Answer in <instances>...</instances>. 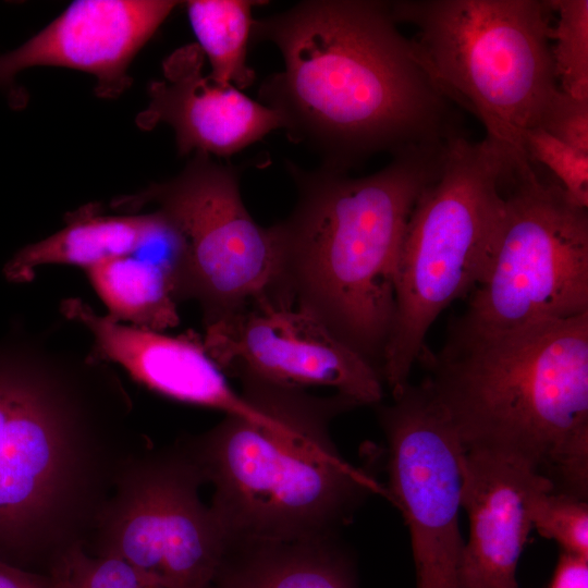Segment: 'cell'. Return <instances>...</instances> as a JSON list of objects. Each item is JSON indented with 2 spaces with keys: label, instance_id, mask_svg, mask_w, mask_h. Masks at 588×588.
Returning <instances> with one entry per match:
<instances>
[{
  "label": "cell",
  "instance_id": "cell-1",
  "mask_svg": "<svg viewBox=\"0 0 588 588\" xmlns=\"http://www.w3.org/2000/svg\"><path fill=\"white\" fill-rule=\"evenodd\" d=\"M250 39L272 42L284 63L261 84L259 102L321 167L347 172L378 152L461 135L453 103L399 30L390 1H303L254 20Z\"/></svg>",
  "mask_w": 588,
  "mask_h": 588
},
{
  "label": "cell",
  "instance_id": "cell-14",
  "mask_svg": "<svg viewBox=\"0 0 588 588\" xmlns=\"http://www.w3.org/2000/svg\"><path fill=\"white\" fill-rule=\"evenodd\" d=\"M62 315L85 328L93 336L91 353L113 363L142 385L167 397L238 415L268 420L261 405L237 393L222 370L207 354L201 335H181L136 328L97 314L81 298L61 303Z\"/></svg>",
  "mask_w": 588,
  "mask_h": 588
},
{
  "label": "cell",
  "instance_id": "cell-23",
  "mask_svg": "<svg viewBox=\"0 0 588 588\" xmlns=\"http://www.w3.org/2000/svg\"><path fill=\"white\" fill-rule=\"evenodd\" d=\"M530 518L532 528L563 552L588 558L587 499L558 491L547 479L531 494Z\"/></svg>",
  "mask_w": 588,
  "mask_h": 588
},
{
  "label": "cell",
  "instance_id": "cell-17",
  "mask_svg": "<svg viewBox=\"0 0 588 588\" xmlns=\"http://www.w3.org/2000/svg\"><path fill=\"white\" fill-rule=\"evenodd\" d=\"M335 540L231 541L211 588H356Z\"/></svg>",
  "mask_w": 588,
  "mask_h": 588
},
{
  "label": "cell",
  "instance_id": "cell-20",
  "mask_svg": "<svg viewBox=\"0 0 588 588\" xmlns=\"http://www.w3.org/2000/svg\"><path fill=\"white\" fill-rule=\"evenodd\" d=\"M260 1L193 0L186 10L198 47L208 59L209 77L237 89L247 88L256 74L247 65V47L253 28V8Z\"/></svg>",
  "mask_w": 588,
  "mask_h": 588
},
{
  "label": "cell",
  "instance_id": "cell-26",
  "mask_svg": "<svg viewBox=\"0 0 588 588\" xmlns=\"http://www.w3.org/2000/svg\"><path fill=\"white\" fill-rule=\"evenodd\" d=\"M549 588H588V558L562 552Z\"/></svg>",
  "mask_w": 588,
  "mask_h": 588
},
{
  "label": "cell",
  "instance_id": "cell-24",
  "mask_svg": "<svg viewBox=\"0 0 588 588\" xmlns=\"http://www.w3.org/2000/svg\"><path fill=\"white\" fill-rule=\"evenodd\" d=\"M529 160L549 169L555 182L575 205L588 209V152L580 151L539 127L524 134Z\"/></svg>",
  "mask_w": 588,
  "mask_h": 588
},
{
  "label": "cell",
  "instance_id": "cell-8",
  "mask_svg": "<svg viewBox=\"0 0 588 588\" xmlns=\"http://www.w3.org/2000/svg\"><path fill=\"white\" fill-rule=\"evenodd\" d=\"M504 212L492 259L450 336L514 331L588 314V209L540 175L509 161Z\"/></svg>",
  "mask_w": 588,
  "mask_h": 588
},
{
  "label": "cell",
  "instance_id": "cell-12",
  "mask_svg": "<svg viewBox=\"0 0 588 588\" xmlns=\"http://www.w3.org/2000/svg\"><path fill=\"white\" fill-rule=\"evenodd\" d=\"M201 341L222 372L236 378L329 387L358 406L383 399L379 370L296 307L256 301L204 328Z\"/></svg>",
  "mask_w": 588,
  "mask_h": 588
},
{
  "label": "cell",
  "instance_id": "cell-22",
  "mask_svg": "<svg viewBox=\"0 0 588 588\" xmlns=\"http://www.w3.org/2000/svg\"><path fill=\"white\" fill-rule=\"evenodd\" d=\"M48 577L50 588H161L117 556L88 554L82 542L58 552Z\"/></svg>",
  "mask_w": 588,
  "mask_h": 588
},
{
  "label": "cell",
  "instance_id": "cell-11",
  "mask_svg": "<svg viewBox=\"0 0 588 588\" xmlns=\"http://www.w3.org/2000/svg\"><path fill=\"white\" fill-rule=\"evenodd\" d=\"M378 406L389 495L409 529L417 588H461L462 444L421 383Z\"/></svg>",
  "mask_w": 588,
  "mask_h": 588
},
{
  "label": "cell",
  "instance_id": "cell-4",
  "mask_svg": "<svg viewBox=\"0 0 588 588\" xmlns=\"http://www.w3.org/2000/svg\"><path fill=\"white\" fill-rule=\"evenodd\" d=\"M238 379L242 394L270 418L225 415L188 452L213 486L210 507L229 542L335 536L369 492L382 491L341 457L330 437L332 418L358 405L339 393L319 397L305 389Z\"/></svg>",
  "mask_w": 588,
  "mask_h": 588
},
{
  "label": "cell",
  "instance_id": "cell-9",
  "mask_svg": "<svg viewBox=\"0 0 588 588\" xmlns=\"http://www.w3.org/2000/svg\"><path fill=\"white\" fill-rule=\"evenodd\" d=\"M150 203L182 235L184 298L198 303L204 328L256 301L275 302V235L247 211L236 168L195 152L173 179L117 198L112 207L134 211Z\"/></svg>",
  "mask_w": 588,
  "mask_h": 588
},
{
  "label": "cell",
  "instance_id": "cell-10",
  "mask_svg": "<svg viewBox=\"0 0 588 588\" xmlns=\"http://www.w3.org/2000/svg\"><path fill=\"white\" fill-rule=\"evenodd\" d=\"M188 453L140 464L100 515L99 554L117 556L161 588H211L229 546L199 495Z\"/></svg>",
  "mask_w": 588,
  "mask_h": 588
},
{
  "label": "cell",
  "instance_id": "cell-16",
  "mask_svg": "<svg viewBox=\"0 0 588 588\" xmlns=\"http://www.w3.org/2000/svg\"><path fill=\"white\" fill-rule=\"evenodd\" d=\"M205 56L196 44L175 50L163 63L166 81L152 82L149 103L137 124L172 127L180 155L192 151L230 157L282 128L271 108L230 84L203 75Z\"/></svg>",
  "mask_w": 588,
  "mask_h": 588
},
{
  "label": "cell",
  "instance_id": "cell-13",
  "mask_svg": "<svg viewBox=\"0 0 588 588\" xmlns=\"http://www.w3.org/2000/svg\"><path fill=\"white\" fill-rule=\"evenodd\" d=\"M177 1L81 0L73 2L19 48L0 54V89L35 66L94 75L96 93L115 98L131 85L128 66Z\"/></svg>",
  "mask_w": 588,
  "mask_h": 588
},
{
  "label": "cell",
  "instance_id": "cell-27",
  "mask_svg": "<svg viewBox=\"0 0 588 588\" xmlns=\"http://www.w3.org/2000/svg\"><path fill=\"white\" fill-rule=\"evenodd\" d=\"M0 588H50L48 575L0 560Z\"/></svg>",
  "mask_w": 588,
  "mask_h": 588
},
{
  "label": "cell",
  "instance_id": "cell-5",
  "mask_svg": "<svg viewBox=\"0 0 588 588\" xmlns=\"http://www.w3.org/2000/svg\"><path fill=\"white\" fill-rule=\"evenodd\" d=\"M49 336L0 342V560L24 568L66 513L99 417L97 392L115 381L90 351Z\"/></svg>",
  "mask_w": 588,
  "mask_h": 588
},
{
  "label": "cell",
  "instance_id": "cell-25",
  "mask_svg": "<svg viewBox=\"0 0 588 588\" xmlns=\"http://www.w3.org/2000/svg\"><path fill=\"white\" fill-rule=\"evenodd\" d=\"M537 127L588 152V99H577L559 89L543 110Z\"/></svg>",
  "mask_w": 588,
  "mask_h": 588
},
{
  "label": "cell",
  "instance_id": "cell-7",
  "mask_svg": "<svg viewBox=\"0 0 588 588\" xmlns=\"http://www.w3.org/2000/svg\"><path fill=\"white\" fill-rule=\"evenodd\" d=\"M509 155L483 138L448 140L437 176L409 216L395 274V310L381 375L391 394L409 383L429 329L469 295L490 266L504 212Z\"/></svg>",
  "mask_w": 588,
  "mask_h": 588
},
{
  "label": "cell",
  "instance_id": "cell-18",
  "mask_svg": "<svg viewBox=\"0 0 588 588\" xmlns=\"http://www.w3.org/2000/svg\"><path fill=\"white\" fill-rule=\"evenodd\" d=\"M172 226L156 209L148 213L96 215L91 209L75 213L52 235L20 249L4 266L12 282H28L35 269L46 265H71L85 269L101 261L130 256Z\"/></svg>",
  "mask_w": 588,
  "mask_h": 588
},
{
  "label": "cell",
  "instance_id": "cell-6",
  "mask_svg": "<svg viewBox=\"0 0 588 588\" xmlns=\"http://www.w3.org/2000/svg\"><path fill=\"white\" fill-rule=\"evenodd\" d=\"M390 10L416 28L417 58L440 91L481 122L485 138L529 160L524 134L560 89L550 0H401Z\"/></svg>",
  "mask_w": 588,
  "mask_h": 588
},
{
  "label": "cell",
  "instance_id": "cell-21",
  "mask_svg": "<svg viewBox=\"0 0 588 588\" xmlns=\"http://www.w3.org/2000/svg\"><path fill=\"white\" fill-rule=\"evenodd\" d=\"M559 20L552 27V60L560 89L588 99V1L550 0Z\"/></svg>",
  "mask_w": 588,
  "mask_h": 588
},
{
  "label": "cell",
  "instance_id": "cell-15",
  "mask_svg": "<svg viewBox=\"0 0 588 588\" xmlns=\"http://www.w3.org/2000/svg\"><path fill=\"white\" fill-rule=\"evenodd\" d=\"M461 504L469 522L461 588H518L516 569L532 529L530 499L548 478L498 450L463 448Z\"/></svg>",
  "mask_w": 588,
  "mask_h": 588
},
{
  "label": "cell",
  "instance_id": "cell-3",
  "mask_svg": "<svg viewBox=\"0 0 588 588\" xmlns=\"http://www.w3.org/2000/svg\"><path fill=\"white\" fill-rule=\"evenodd\" d=\"M420 382L463 448L516 455L561 492L588 495V314L450 336Z\"/></svg>",
  "mask_w": 588,
  "mask_h": 588
},
{
  "label": "cell",
  "instance_id": "cell-2",
  "mask_svg": "<svg viewBox=\"0 0 588 588\" xmlns=\"http://www.w3.org/2000/svg\"><path fill=\"white\" fill-rule=\"evenodd\" d=\"M446 143L404 149L362 177L287 163L297 199L271 225L279 249L275 302L311 315L380 373L406 225L440 171Z\"/></svg>",
  "mask_w": 588,
  "mask_h": 588
},
{
  "label": "cell",
  "instance_id": "cell-19",
  "mask_svg": "<svg viewBox=\"0 0 588 588\" xmlns=\"http://www.w3.org/2000/svg\"><path fill=\"white\" fill-rule=\"evenodd\" d=\"M85 271L109 319L158 332L179 324L177 304L184 299L179 264L151 256H123Z\"/></svg>",
  "mask_w": 588,
  "mask_h": 588
}]
</instances>
